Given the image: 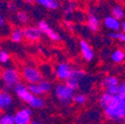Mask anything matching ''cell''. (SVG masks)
Wrapping results in <instances>:
<instances>
[{
  "mask_svg": "<svg viewBox=\"0 0 125 124\" xmlns=\"http://www.w3.org/2000/svg\"><path fill=\"white\" fill-rule=\"evenodd\" d=\"M5 25H6V20H5V18H4L3 15L0 13V29L3 28Z\"/></svg>",
  "mask_w": 125,
  "mask_h": 124,
  "instance_id": "f546056e",
  "label": "cell"
},
{
  "mask_svg": "<svg viewBox=\"0 0 125 124\" xmlns=\"http://www.w3.org/2000/svg\"><path fill=\"white\" fill-rule=\"evenodd\" d=\"M21 1H23V2H26V3H31V2H33L32 0H21Z\"/></svg>",
  "mask_w": 125,
  "mask_h": 124,
  "instance_id": "e575fe53",
  "label": "cell"
},
{
  "mask_svg": "<svg viewBox=\"0 0 125 124\" xmlns=\"http://www.w3.org/2000/svg\"><path fill=\"white\" fill-rule=\"evenodd\" d=\"M13 90H14L15 95H16L21 101L25 102L26 104H29V102L32 100V98L34 96L32 93H30V91L28 90L27 85L22 83L17 84L16 86L13 88Z\"/></svg>",
  "mask_w": 125,
  "mask_h": 124,
  "instance_id": "30bf717a",
  "label": "cell"
},
{
  "mask_svg": "<svg viewBox=\"0 0 125 124\" xmlns=\"http://www.w3.org/2000/svg\"><path fill=\"white\" fill-rule=\"evenodd\" d=\"M85 75L86 73L83 69H73L71 76L65 82V83L75 91L80 88L81 83L85 79Z\"/></svg>",
  "mask_w": 125,
  "mask_h": 124,
  "instance_id": "5b68a950",
  "label": "cell"
},
{
  "mask_svg": "<svg viewBox=\"0 0 125 124\" xmlns=\"http://www.w3.org/2000/svg\"><path fill=\"white\" fill-rule=\"evenodd\" d=\"M118 84H119V80L117 76H114V75H107L102 80V86L104 89L118 85Z\"/></svg>",
  "mask_w": 125,
  "mask_h": 124,
  "instance_id": "7402d4cb",
  "label": "cell"
},
{
  "mask_svg": "<svg viewBox=\"0 0 125 124\" xmlns=\"http://www.w3.org/2000/svg\"><path fill=\"white\" fill-rule=\"evenodd\" d=\"M13 115L15 124H30V122L32 121L33 111L30 107H22Z\"/></svg>",
  "mask_w": 125,
  "mask_h": 124,
  "instance_id": "ba28073f",
  "label": "cell"
},
{
  "mask_svg": "<svg viewBox=\"0 0 125 124\" xmlns=\"http://www.w3.org/2000/svg\"><path fill=\"white\" fill-rule=\"evenodd\" d=\"M1 80L6 89H13L21 83L20 72L15 68H5L1 72Z\"/></svg>",
  "mask_w": 125,
  "mask_h": 124,
  "instance_id": "3957f363",
  "label": "cell"
},
{
  "mask_svg": "<svg viewBox=\"0 0 125 124\" xmlns=\"http://www.w3.org/2000/svg\"><path fill=\"white\" fill-rule=\"evenodd\" d=\"M112 98H113L112 95L108 94V93H106V92L103 91L102 93L98 96V99H97V101H98V105H99L101 108H103V109H104L105 107H107L109 104L111 103Z\"/></svg>",
  "mask_w": 125,
  "mask_h": 124,
  "instance_id": "44dd1931",
  "label": "cell"
},
{
  "mask_svg": "<svg viewBox=\"0 0 125 124\" xmlns=\"http://www.w3.org/2000/svg\"><path fill=\"white\" fill-rule=\"evenodd\" d=\"M46 105L45 99L42 96H33L32 100H31L28 104V106L31 108V109H42Z\"/></svg>",
  "mask_w": 125,
  "mask_h": 124,
  "instance_id": "ac0fdd59",
  "label": "cell"
},
{
  "mask_svg": "<svg viewBox=\"0 0 125 124\" xmlns=\"http://www.w3.org/2000/svg\"><path fill=\"white\" fill-rule=\"evenodd\" d=\"M119 36H120V31L119 32H108L107 33V37L112 41H117L119 39Z\"/></svg>",
  "mask_w": 125,
  "mask_h": 124,
  "instance_id": "f1b7e54d",
  "label": "cell"
},
{
  "mask_svg": "<svg viewBox=\"0 0 125 124\" xmlns=\"http://www.w3.org/2000/svg\"><path fill=\"white\" fill-rule=\"evenodd\" d=\"M38 28L41 30V32L43 35H46L47 37H48L51 41L55 42V43H58L62 40L60 34L58 32H56V31L50 26V24L45 21V20H41L38 22Z\"/></svg>",
  "mask_w": 125,
  "mask_h": 124,
  "instance_id": "9c48e42d",
  "label": "cell"
},
{
  "mask_svg": "<svg viewBox=\"0 0 125 124\" xmlns=\"http://www.w3.org/2000/svg\"><path fill=\"white\" fill-rule=\"evenodd\" d=\"M120 22L111 15H107L102 20V24L106 30L109 32H119L120 31Z\"/></svg>",
  "mask_w": 125,
  "mask_h": 124,
  "instance_id": "4fadbf2b",
  "label": "cell"
},
{
  "mask_svg": "<svg viewBox=\"0 0 125 124\" xmlns=\"http://www.w3.org/2000/svg\"><path fill=\"white\" fill-rule=\"evenodd\" d=\"M75 7H76V5H75L74 2H70V3L68 4L67 8L65 9V14H66V15H70V14H72V13L75 10Z\"/></svg>",
  "mask_w": 125,
  "mask_h": 124,
  "instance_id": "83f0119b",
  "label": "cell"
},
{
  "mask_svg": "<svg viewBox=\"0 0 125 124\" xmlns=\"http://www.w3.org/2000/svg\"><path fill=\"white\" fill-rule=\"evenodd\" d=\"M86 26L87 29L92 33H96L100 29V21L98 19V17L94 13H90L87 15L86 18Z\"/></svg>",
  "mask_w": 125,
  "mask_h": 124,
  "instance_id": "5bb4252c",
  "label": "cell"
},
{
  "mask_svg": "<svg viewBox=\"0 0 125 124\" xmlns=\"http://www.w3.org/2000/svg\"><path fill=\"white\" fill-rule=\"evenodd\" d=\"M28 90L30 91V93H32L35 96H42V92L39 88L38 83H33V84H27Z\"/></svg>",
  "mask_w": 125,
  "mask_h": 124,
  "instance_id": "484cf974",
  "label": "cell"
},
{
  "mask_svg": "<svg viewBox=\"0 0 125 124\" xmlns=\"http://www.w3.org/2000/svg\"><path fill=\"white\" fill-rule=\"evenodd\" d=\"M10 40H11V42H13L15 44H20L24 40L22 29L19 27L14 28L10 33Z\"/></svg>",
  "mask_w": 125,
  "mask_h": 124,
  "instance_id": "e0dca14e",
  "label": "cell"
},
{
  "mask_svg": "<svg viewBox=\"0 0 125 124\" xmlns=\"http://www.w3.org/2000/svg\"><path fill=\"white\" fill-rule=\"evenodd\" d=\"M32 1H34L38 5L48 10H51V11H55L60 8L59 0H32Z\"/></svg>",
  "mask_w": 125,
  "mask_h": 124,
  "instance_id": "9a60e30c",
  "label": "cell"
},
{
  "mask_svg": "<svg viewBox=\"0 0 125 124\" xmlns=\"http://www.w3.org/2000/svg\"><path fill=\"white\" fill-rule=\"evenodd\" d=\"M118 41H119L120 43H122V44H125V34H123V33L120 32V36H119Z\"/></svg>",
  "mask_w": 125,
  "mask_h": 124,
  "instance_id": "d6a6232c",
  "label": "cell"
},
{
  "mask_svg": "<svg viewBox=\"0 0 125 124\" xmlns=\"http://www.w3.org/2000/svg\"><path fill=\"white\" fill-rule=\"evenodd\" d=\"M54 93L62 105L69 106L73 103L75 91L68 86L65 83H59L54 86Z\"/></svg>",
  "mask_w": 125,
  "mask_h": 124,
  "instance_id": "7a4b0ae2",
  "label": "cell"
},
{
  "mask_svg": "<svg viewBox=\"0 0 125 124\" xmlns=\"http://www.w3.org/2000/svg\"><path fill=\"white\" fill-rule=\"evenodd\" d=\"M0 91H1V90H0Z\"/></svg>",
  "mask_w": 125,
  "mask_h": 124,
  "instance_id": "ab89813d",
  "label": "cell"
},
{
  "mask_svg": "<svg viewBox=\"0 0 125 124\" xmlns=\"http://www.w3.org/2000/svg\"><path fill=\"white\" fill-rule=\"evenodd\" d=\"M16 19L20 24H27L29 22V15L25 11H18L16 13Z\"/></svg>",
  "mask_w": 125,
  "mask_h": 124,
  "instance_id": "d4e9b609",
  "label": "cell"
},
{
  "mask_svg": "<svg viewBox=\"0 0 125 124\" xmlns=\"http://www.w3.org/2000/svg\"><path fill=\"white\" fill-rule=\"evenodd\" d=\"M23 37L24 40L30 43H36L39 42L43 36L41 30L38 28V26H33V25H28L25 26L23 29Z\"/></svg>",
  "mask_w": 125,
  "mask_h": 124,
  "instance_id": "52a82bcc",
  "label": "cell"
},
{
  "mask_svg": "<svg viewBox=\"0 0 125 124\" xmlns=\"http://www.w3.org/2000/svg\"><path fill=\"white\" fill-rule=\"evenodd\" d=\"M104 117L109 121L121 122L125 118V94L114 95L111 103L103 109Z\"/></svg>",
  "mask_w": 125,
  "mask_h": 124,
  "instance_id": "6da1fadb",
  "label": "cell"
},
{
  "mask_svg": "<svg viewBox=\"0 0 125 124\" xmlns=\"http://www.w3.org/2000/svg\"><path fill=\"white\" fill-rule=\"evenodd\" d=\"M0 124H15L14 115L10 112H3L0 116Z\"/></svg>",
  "mask_w": 125,
  "mask_h": 124,
  "instance_id": "603a6c76",
  "label": "cell"
},
{
  "mask_svg": "<svg viewBox=\"0 0 125 124\" xmlns=\"http://www.w3.org/2000/svg\"><path fill=\"white\" fill-rule=\"evenodd\" d=\"M122 122H123V124H125V118L123 119V121H122Z\"/></svg>",
  "mask_w": 125,
  "mask_h": 124,
  "instance_id": "8d00e7d4",
  "label": "cell"
},
{
  "mask_svg": "<svg viewBox=\"0 0 125 124\" xmlns=\"http://www.w3.org/2000/svg\"><path fill=\"white\" fill-rule=\"evenodd\" d=\"M0 53H1V50H0Z\"/></svg>",
  "mask_w": 125,
  "mask_h": 124,
  "instance_id": "74e56055",
  "label": "cell"
},
{
  "mask_svg": "<svg viewBox=\"0 0 125 124\" xmlns=\"http://www.w3.org/2000/svg\"><path fill=\"white\" fill-rule=\"evenodd\" d=\"M20 74L21 79H23L24 82L27 83V84L39 83L43 80V74L41 72V70L31 65L23 67V69L20 72Z\"/></svg>",
  "mask_w": 125,
  "mask_h": 124,
  "instance_id": "277c9868",
  "label": "cell"
},
{
  "mask_svg": "<svg viewBox=\"0 0 125 124\" xmlns=\"http://www.w3.org/2000/svg\"><path fill=\"white\" fill-rule=\"evenodd\" d=\"M110 60L115 64H121L125 61V52L122 49H115L111 55Z\"/></svg>",
  "mask_w": 125,
  "mask_h": 124,
  "instance_id": "d6986e66",
  "label": "cell"
},
{
  "mask_svg": "<svg viewBox=\"0 0 125 124\" xmlns=\"http://www.w3.org/2000/svg\"><path fill=\"white\" fill-rule=\"evenodd\" d=\"M11 60V56L7 51H2L0 53V63L2 65H7Z\"/></svg>",
  "mask_w": 125,
  "mask_h": 124,
  "instance_id": "4316f807",
  "label": "cell"
},
{
  "mask_svg": "<svg viewBox=\"0 0 125 124\" xmlns=\"http://www.w3.org/2000/svg\"><path fill=\"white\" fill-rule=\"evenodd\" d=\"M120 31H121V33L125 34V20H122L120 22Z\"/></svg>",
  "mask_w": 125,
  "mask_h": 124,
  "instance_id": "1f68e13d",
  "label": "cell"
},
{
  "mask_svg": "<svg viewBox=\"0 0 125 124\" xmlns=\"http://www.w3.org/2000/svg\"><path fill=\"white\" fill-rule=\"evenodd\" d=\"M38 85H39V88H40V90L42 92V95L48 94V93H50V92L53 90V84H52V83L49 80H47V79H43L38 83Z\"/></svg>",
  "mask_w": 125,
  "mask_h": 124,
  "instance_id": "ffe728a7",
  "label": "cell"
},
{
  "mask_svg": "<svg viewBox=\"0 0 125 124\" xmlns=\"http://www.w3.org/2000/svg\"><path fill=\"white\" fill-rule=\"evenodd\" d=\"M73 102H74L75 104H79V105H83L87 102V96L84 93H75L73 96Z\"/></svg>",
  "mask_w": 125,
  "mask_h": 124,
  "instance_id": "cb8c5ba5",
  "label": "cell"
},
{
  "mask_svg": "<svg viewBox=\"0 0 125 124\" xmlns=\"http://www.w3.org/2000/svg\"><path fill=\"white\" fill-rule=\"evenodd\" d=\"M73 67L67 62H61L55 68V76L60 82H66L71 76Z\"/></svg>",
  "mask_w": 125,
  "mask_h": 124,
  "instance_id": "8992f818",
  "label": "cell"
},
{
  "mask_svg": "<svg viewBox=\"0 0 125 124\" xmlns=\"http://www.w3.org/2000/svg\"><path fill=\"white\" fill-rule=\"evenodd\" d=\"M80 50H81L82 57L85 62L89 63V62L93 61V59H94V52H93L91 46L85 40L80 41Z\"/></svg>",
  "mask_w": 125,
  "mask_h": 124,
  "instance_id": "7c38bea8",
  "label": "cell"
},
{
  "mask_svg": "<svg viewBox=\"0 0 125 124\" xmlns=\"http://www.w3.org/2000/svg\"><path fill=\"white\" fill-rule=\"evenodd\" d=\"M14 99L8 90L0 91V109L3 112H8L13 107Z\"/></svg>",
  "mask_w": 125,
  "mask_h": 124,
  "instance_id": "8fae6325",
  "label": "cell"
},
{
  "mask_svg": "<svg viewBox=\"0 0 125 124\" xmlns=\"http://www.w3.org/2000/svg\"><path fill=\"white\" fill-rule=\"evenodd\" d=\"M111 16L119 21L125 20V7L121 4H115L111 8Z\"/></svg>",
  "mask_w": 125,
  "mask_h": 124,
  "instance_id": "2e32d148",
  "label": "cell"
},
{
  "mask_svg": "<svg viewBox=\"0 0 125 124\" xmlns=\"http://www.w3.org/2000/svg\"><path fill=\"white\" fill-rule=\"evenodd\" d=\"M30 124H43L41 121H39V120H36V119H32V121H31L30 122Z\"/></svg>",
  "mask_w": 125,
  "mask_h": 124,
  "instance_id": "836d02e7",
  "label": "cell"
},
{
  "mask_svg": "<svg viewBox=\"0 0 125 124\" xmlns=\"http://www.w3.org/2000/svg\"><path fill=\"white\" fill-rule=\"evenodd\" d=\"M123 1H124V2H125V0H123Z\"/></svg>",
  "mask_w": 125,
  "mask_h": 124,
  "instance_id": "f35d334b",
  "label": "cell"
},
{
  "mask_svg": "<svg viewBox=\"0 0 125 124\" xmlns=\"http://www.w3.org/2000/svg\"><path fill=\"white\" fill-rule=\"evenodd\" d=\"M2 113H3V111H2L1 109H0V116H1V115H2Z\"/></svg>",
  "mask_w": 125,
  "mask_h": 124,
  "instance_id": "d590c367",
  "label": "cell"
},
{
  "mask_svg": "<svg viewBox=\"0 0 125 124\" xmlns=\"http://www.w3.org/2000/svg\"><path fill=\"white\" fill-rule=\"evenodd\" d=\"M64 24L67 26V28H69V29L73 30V24H72V22H71V21H69V19H66V20L64 21Z\"/></svg>",
  "mask_w": 125,
  "mask_h": 124,
  "instance_id": "4dcf8cb0",
  "label": "cell"
}]
</instances>
